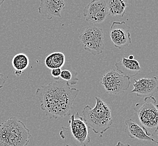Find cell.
<instances>
[{
	"label": "cell",
	"mask_w": 158,
	"mask_h": 146,
	"mask_svg": "<svg viewBox=\"0 0 158 146\" xmlns=\"http://www.w3.org/2000/svg\"><path fill=\"white\" fill-rule=\"evenodd\" d=\"M79 90L65 81H55L37 89L35 95L40 107L50 118H64L70 114Z\"/></svg>",
	"instance_id": "cell-1"
},
{
	"label": "cell",
	"mask_w": 158,
	"mask_h": 146,
	"mask_svg": "<svg viewBox=\"0 0 158 146\" xmlns=\"http://www.w3.org/2000/svg\"><path fill=\"white\" fill-rule=\"evenodd\" d=\"M95 99L96 105L93 108L89 105L83 108V118L89 128L102 138L113 123L111 110L101 98L96 97Z\"/></svg>",
	"instance_id": "cell-2"
},
{
	"label": "cell",
	"mask_w": 158,
	"mask_h": 146,
	"mask_svg": "<svg viewBox=\"0 0 158 146\" xmlns=\"http://www.w3.org/2000/svg\"><path fill=\"white\" fill-rule=\"evenodd\" d=\"M31 137L28 128L15 117L0 124V146H27Z\"/></svg>",
	"instance_id": "cell-3"
},
{
	"label": "cell",
	"mask_w": 158,
	"mask_h": 146,
	"mask_svg": "<svg viewBox=\"0 0 158 146\" xmlns=\"http://www.w3.org/2000/svg\"><path fill=\"white\" fill-rule=\"evenodd\" d=\"M89 128L83 118L77 112L70 116L68 127H62L59 136L66 146H87L91 141Z\"/></svg>",
	"instance_id": "cell-4"
},
{
	"label": "cell",
	"mask_w": 158,
	"mask_h": 146,
	"mask_svg": "<svg viewBox=\"0 0 158 146\" xmlns=\"http://www.w3.org/2000/svg\"><path fill=\"white\" fill-rule=\"evenodd\" d=\"M133 109L146 134L154 136L158 129V104L155 97L145 98L142 103H136Z\"/></svg>",
	"instance_id": "cell-5"
},
{
	"label": "cell",
	"mask_w": 158,
	"mask_h": 146,
	"mask_svg": "<svg viewBox=\"0 0 158 146\" xmlns=\"http://www.w3.org/2000/svg\"><path fill=\"white\" fill-rule=\"evenodd\" d=\"M79 38L84 49L93 55L101 54L104 50V35L100 28L87 26Z\"/></svg>",
	"instance_id": "cell-6"
},
{
	"label": "cell",
	"mask_w": 158,
	"mask_h": 146,
	"mask_svg": "<svg viewBox=\"0 0 158 146\" xmlns=\"http://www.w3.org/2000/svg\"><path fill=\"white\" fill-rule=\"evenodd\" d=\"M131 78L123 75L117 70H110L102 78V84L106 93L118 95L129 88Z\"/></svg>",
	"instance_id": "cell-7"
},
{
	"label": "cell",
	"mask_w": 158,
	"mask_h": 146,
	"mask_svg": "<svg viewBox=\"0 0 158 146\" xmlns=\"http://www.w3.org/2000/svg\"><path fill=\"white\" fill-rule=\"evenodd\" d=\"M110 37L114 46L119 49L132 43L130 26L124 21L113 22L110 29Z\"/></svg>",
	"instance_id": "cell-8"
},
{
	"label": "cell",
	"mask_w": 158,
	"mask_h": 146,
	"mask_svg": "<svg viewBox=\"0 0 158 146\" xmlns=\"http://www.w3.org/2000/svg\"><path fill=\"white\" fill-rule=\"evenodd\" d=\"M85 20L92 24H100L109 15L106 2L104 0H93L84 8Z\"/></svg>",
	"instance_id": "cell-9"
},
{
	"label": "cell",
	"mask_w": 158,
	"mask_h": 146,
	"mask_svg": "<svg viewBox=\"0 0 158 146\" xmlns=\"http://www.w3.org/2000/svg\"><path fill=\"white\" fill-rule=\"evenodd\" d=\"M133 89L131 93H136L139 97H152L158 92V79L156 76L151 78H143L139 79H134Z\"/></svg>",
	"instance_id": "cell-10"
},
{
	"label": "cell",
	"mask_w": 158,
	"mask_h": 146,
	"mask_svg": "<svg viewBox=\"0 0 158 146\" xmlns=\"http://www.w3.org/2000/svg\"><path fill=\"white\" fill-rule=\"evenodd\" d=\"M65 6V2L63 0H41L38 13L50 20L54 17H61V13Z\"/></svg>",
	"instance_id": "cell-11"
},
{
	"label": "cell",
	"mask_w": 158,
	"mask_h": 146,
	"mask_svg": "<svg viewBox=\"0 0 158 146\" xmlns=\"http://www.w3.org/2000/svg\"><path fill=\"white\" fill-rule=\"evenodd\" d=\"M115 67L118 71L130 78L136 76L141 71V67L138 61L135 59L130 60L124 57L116 63Z\"/></svg>",
	"instance_id": "cell-12"
},
{
	"label": "cell",
	"mask_w": 158,
	"mask_h": 146,
	"mask_svg": "<svg viewBox=\"0 0 158 146\" xmlns=\"http://www.w3.org/2000/svg\"><path fill=\"white\" fill-rule=\"evenodd\" d=\"M124 124L126 125L125 132L131 138H136L140 140L154 142L155 143L157 142L156 140L148 136L144 129L132 119H130L125 120Z\"/></svg>",
	"instance_id": "cell-13"
},
{
	"label": "cell",
	"mask_w": 158,
	"mask_h": 146,
	"mask_svg": "<svg viewBox=\"0 0 158 146\" xmlns=\"http://www.w3.org/2000/svg\"><path fill=\"white\" fill-rule=\"evenodd\" d=\"M106 2L109 15L123 17L128 2L124 0H108Z\"/></svg>",
	"instance_id": "cell-14"
},
{
	"label": "cell",
	"mask_w": 158,
	"mask_h": 146,
	"mask_svg": "<svg viewBox=\"0 0 158 146\" xmlns=\"http://www.w3.org/2000/svg\"><path fill=\"white\" fill-rule=\"evenodd\" d=\"M44 63L49 69L61 68L65 63V56L62 52H55L48 55L46 58Z\"/></svg>",
	"instance_id": "cell-15"
},
{
	"label": "cell",
	"mask_w": 158,
	"mask_h": 146,
	"mask_svg": "<svg viewBox=\"0 0 158 146\" xmlns=\"http://www.w3.org/2000/svg\"><path fill=\"white\" fill-rule=\"evenodd\" d=\"M29 65V59L25 54H18L14 56L12 59V65L14 71H22L27 69Z\"/></svg>",
	"instance_id": "cell-16"
},
{
	"label": "cell",
	"mask_w": 158,
	"mask_h": 146,
	"mask_svg": "<svg viewBox=\"0 0 158 146\" xmlns=\"http://www.w3.org/2000/svg\"><path fill=\"white\" fill-rule=\"evenodd\" d=\"M60 78L64 81L67 82L70 86L77 84L79 80V78H78V73L73 69L62 70Z\"/></svg>",
	"instance_id": "cell-17"
},
{
	"label": "cell",
	"mask_w": 158,
	"mask_h": 146,
	"mask_svg": "<svg viewBox=\"0 0 158 146\" xmlns=\"http://www.w3.org/2000/svg\"><path fill=\"white\" fill-rule=\"evenodd\" d=\"M61 68H56L52 69L51 71V75L52 78L54 79L55 81H58L60 78V75L61 73Z\"/></svg>",
	"instance_id": "cell-18"
},
{
	"label": "cell",
	"mask_w": 158,
	"mask_h": 146,
	"mask_svg": "<svg viewBox=\"0 0 158 146\" xmlns=\"http://www.w3.org/2000/svg\"><path fill=\"white\" fill-rule=\"evenodd\" d=\"M5 84V80L4 79L3 75L0 73V89L2 88Z\"/></svg>",
	"instance_id": "cell-19"
},
{
	"label": "cell",
	"mask_w": 158,
	"mask_h": 146,
	"mask_svg": "<svg viewBox=\"0 0 158 146\" xmlns=\"http://www.w3.org/2000/svg\"><path fill=\"white\" fill-rule=\"evenodd\" d=\"M130 146L129 144H128V143H126V144H124V143H122V142H118V143H117V144H116V146Z\"/></svg>",
	"instance_id": "cell-20"
},
{
	"label": "cell",
	"mask_w": 158,
	"mask_h": 146,
	"mask_svg": "<svg viewBox=\"0 0 158 146\" xmlns=\"http://www.w3.org/2000/svg\"><path fill=\"white\" fill-rule=\"evenodd\" d=\"M128 59H130V60H133L134 59V56H133V55H130L129 57H128Z\"/></svg>",
	"instance_id": "cell-21"
},
{
	"label": "cell",
	"mask_w": 158,
	"mask_h": 146,
	"mask_svg": "<svg viewBox=\"0 0 158 146\" xmlns=\"http://www.w3.org/2000/svg\"><path fill=\"white\" fill-rule=\"evenodd\" d=\"M4 2V0H0V7L1 6L2 4Z\"/></svg>",
	"instance_id": "cell-22"
},
{
	"label": "cell",
	"mask_w": 158,
	"mask_h": 146,
	"mask_svg": "<svg viewBox=\"0 0 158 146\" xmlns=\"http://www.w3.org/2000/svg\"><path fill=\"white\" fill-rule=\"evenodd\" d=\"M155 134H156V135H157L158 136V130H156V133H155Z\"/></svg>",
	"instance_id": "cell-23"
},
{
	"label": "cell",
	"mask_w": 158,
	"mask_h": 146,
	"mask_svg": "<svg viewBox=\"0 0 158 146\" xmlns=\"http://www.w3.org/2000/svg\"><path fill=\"white\" fill-rule=\"evenodd\" d=\"M156 146H158V142L157 141V142L156 143Z\"/></svg>",
	"instance_id": "cell-24"
}]
</instances>
